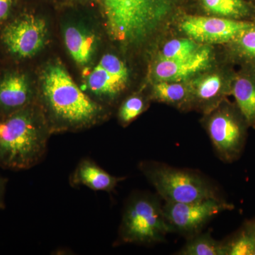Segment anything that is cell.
Masks as SVG:
<instances>
[{"instance_id":"17","label":"cell","mask_w":255,"mask_h":255,"mask_svg":"<svg viewBox=\"0 0 255 255\" xmlns=\"http://www.w3.org/2000/svg\"><path fill=\"white\" fill-rule=\"evenodd\" d=\"M200 2L206 12L219 17L248 21L255 18L254 5L247 0H200Z\"/></svg>"},{"instance_id":"1","label":"cell","mask_w":255,"mask_h":255,"mask_svg":"<svg viewBox=\"0 0 255 255\" xmlns=\"http://www.w3.org/2000/svg\"><path fill=\"white\" fill-rule=\"evenodd\" d=\"M41 111L51 133L92 127L107 109L80 90L61 63L47 65L41 78Z\"/></svg>"},{"instance_id":"6","label":"cell","mask_w":255,"mask_h":255,"mask_svg":"<svg viewBox=\"0 0 255 255\" xmlns=\"http://www.w3.org/2000/svg\"><path fill=\"white\" fill-rule=\"evenodd\" d=\"M205 127L218 157L231 163L241 157L250 127L237 105L220 104L207 113Z\"/></svg>"},{"instance_id":"12","label":"cell","mask_w":255,"mask_h":255,"mask_svg":"<svg viewBox=\"0 0 255 255\" xmlns=\"http://www.w3.org/2000/svg\"><path fill=\"white\" fill-rule=\"evenodd\" d=\"M232 85H226L219 74L201 78L190 85V96L185 106H196L209 113L222 102L223 96L231 93Z\"/></svg>"},{"instance_id":"19","label":"cell","mask_w":255,"mask_h":255,"mask_svg":"<svg viewBox=\"0 0 255 255\" xmlns=\"http://www.w3.org/2000/svg\"><path fill=\"white\" fill-rule=\"evenodd\" d=\"M190 96V85L182 82L158 81L152 86L153 100L169 105L185 106Z\"/></svg>"},{"instance_id":"21","label":"cell","mask_w":255,"mask_h":255,"mask_svg":"<svg viewBox=\"0 0 255 255\" xmlns=\"http://www.w3.org/2000/svg\"><path fill=\"white\" fill-rule=\"evenodd\" d=\"M230 44L236 59L246 67L255 68V21Z\"/></svg>"},{"instance_id":"3","label":"cell","mask_w":255,"mask_h":255,"mask_svg":"<svg viewBox=\"0 0 255 255\" xmlns=\"http://www.w3.org/2000/svg\"><path fill=\"white\" fill-rule=\"evenodd\" d=\"M110 36L124 45L150 36L184 0H100Z\"/></svg>"},{"instance_id":"24","label":"cell","mask_w":255,"mask_h":255,"mask_svg":"<svg viewBox=\"0 0 255 255\" xmlns=\"http://www.w3.org/2000/svg\"><path fill=\"white\" fill-rule=\"evenodd\" d=\"M14 0H0V22L6 19L12 8Z\"/></svg>"},{"instance_id":"29","label":"cell","mask_w":255,"mask_h":255,"mask_svg":"<svg viewBox=\"0 0 255 255\" xmlns=\"http://www.w3.org/2000/svg\"><path fill=\"white\" fill-rule=\"evenodd\" d=\"M1 117H0V119H1Z\"/></svg>"},{"instance_id":"16","label":"cell","mask_w":255,"mask_h":255,"mask_svg":"<svg viewBox=\"0 0 255 255\" xmlns=\"http://www.w3.org/2000/svg\"><path fill=\"white\" fill-rule=\"evenodd\" d=\"M127 84V80L114 75L99 63L92 69L87 81V87L92 95L107 102L117 100Z\"/></svg>"},{"instance_id":"2","label":"cell","mask_w":255,"mask_h":255,"mask_svg":"<svg viewBox=\"0 0 255 255\" xmlns=\"http://www.w3.org/2000/svg\"><path fill=\"white\" fill-rule=\"evenodd\" d=\"M51 132L41 111L30 105L0 119V167L26 170L44 158Z\"/></svg>"},{"instance_id":"20","label":"cell","mask_w":255,"mask_h":255,"mask_svg":"<svg viewBox=\"0 0 255 255\" xmlns=\"http://www.w3.org/2000/svg\"><path fill=\"white\" fill-rule=\"evenodd\" d=\"M225 243L228 255H254L255 219L247 221L233 237Z\"/></svg>"},{"instance_id":"13","label":"cell","mask_w":255,"mask_h":255,"mask_svg":"<svg viewBox=\"0 0 255 255\" xmlns=\"http://www.w3.org/2000/svg\"><path fill=\"white\" fill-rule=\"evenodd\" d=\"M124 179L112 175L92 159L83 158L70 175V184L73 187L84 186L93 191L111 192Z\"/></svg>"},{"instance_id":"28","label":"cell","mask_w":255,"mask_h":255,"mask_svg":"<svg viewBox=\"0 0 255 255\" xmlns=\"http://www.w3.org/2000/svg\"><path fill=\"white\" fill-rule=\"evenodd\" d=\"M254 255H255V253H254Z\"/></svg>"},{"instance_id":"27","label":"cell","mask_w":255,"mask_h":255,"mask_svg":"<svg viewBox=\"0 0 255 255\" xmlns=\"http://www.w3.org/2000/svg\"><path fill=\"white\" fill-rule=\"evenodd\" d=\"M253 5H254V6H255V2H253Z\"/></svg>"},{"instance_id":"8","label":"cell","mask_w":255,"mask_h":255,"mask_svg":"<svg viewBox=\"0 0 255 255\" xmlns=\"http://www.w3.org/2000/svg\"><path fill=\"white\" fill-rule=\"evenodd\" d=\"M48 36L46 21L33 14H24L10 23L1 33V40L11 55L28 58L39 53Z\"/></svg>"},{"instance_id":"9","label":"cell","mask_w":255,"mask_h":255,"mask_svg":"<svg viewBox=\"0 0 255 255\" xmlns=\"http://www.w3.org/2000/svg\"><path fill=\"white\" fill-rule=\"evenodd\" d=\"M255 21L204 16H187L180 28L191 39L210 43H230Z\"/></svg>"},{"instance_id":"15","label":"cell","mask_w":255,"mask_h":255,"mask_svg":"<svg viewBox=\"0 0 255 255\" xmlns=\"http://www.w3.org/2000/svg\"><path fill=\"white\" fill-rule=\"evenodd\" d=\"M64 41L78 65H87L93 59L97 47V36L93 32L79 25H70L64 30Z\"/></svg>"},{"instance_id":"25","label":"cell","mask_w":255,"mask_h":255,"mask_svg":"<svg viewBox=\"0 0 255 255\" xmlns=\"http://www.w3.org/2000/svg\"><path fill=\"white\" fill-rule=\"evenodd\" d=\"M7 179L0 175V209H4V196Z\"/></svg>"},{"instance_id":"7","label":"cell","mask_w":255,"mask_h":255,"mask_svg":"<svg viewBox=\"0 0 255 255\" xmlns=\"http://www.w3.org/2000/svg\"><path fill=\"white\" fill-rule=\"evenodd\" d=\"M162 207L172 232L188 237L200 233L215 216L234 209L233 204L222 198H211L188 203L165 202Z\"/></svg>"},{"instance_id":"5","label":"cell","mask_w":255,"mask_h":255,"mask_svg":"<svg viewBox=\"0 0 255 255\" xmlns=\"http://www.w3.org/2000/svg\"><path fill=\"white\" fill-rule=\"evenodd\" d=\"M138 167L165 202L188 203L221 198L214 184L195 171L153 161H142Z\"/></svg>"},{"instance_id":"10","label":"cell","mask_w":255,"mask_h":255,"mask_svg":"<svg viewBox=\"0 0 255 255\" xmlns=\"http://www.w3.org/2000/svg\"><path fill=\"white\" fill-rule=\"evenodd\" d=\"M210 60L209 48H200L182 59L159 60L154 69V75L157 81H182L205 69Z\"/></svg>"},{"instance_id":"14","label":"cell","mask_w":255,"mask_h":255,"mask_svg":"<svg viewBox=\"0 0 255 255\" xmlns=\"http://www.w3.org/2000/svg\"><path fill=\"white\" fill-rule=\"evenodd\" d=\"M231 94L249 127L255 128V68L246 67L235 75Z\"/></svg>"},{"instance_id":"11","label":"cell","mask_w":255,"mask_h":255,"mask_svg":"<svg viewBox=\"0 0 255 255\" xmlns=\"http://www.w3.org/2000/svg\"><path fill=\"white\" fill-rule=\"evenodd\" d=\"M30 82L22 73H12L0 80V117H5L31 105Z\"/></svg>"},{"instance_id":"22","label":"cell","mask_w":255,"mask_h":255,"mask_svg":"<svg viewBox=\"0 0 255 255\" xmlns=\"http://www.w3.org/2000/svg\"><path fill=\"white\" fill-rule=\"evenodd\" d=\"M200 48L198 43L191 38L171 40L164 44L161 50L159 60L182 59L194 54Z\"/></svg>"},{"instance_id":"18","label":"cell","mask_w":255,"mask_h":255,"mask_svg":"<svg viewBox=\"0 0 255 255\" xmlns=\"http://www.w3.org/2000/svg\"><path fill=\"white\" fill-rule=\"evenodd\" d=\"M179 255H228L225 241H218L210 233H201L189 237L182 249L177 253Z\"/></svg>"},{"instance_id":"4","label":"cell","mask_w":255,"mask_h":255,"mask_svg":"<svg viewBox=\"0 0 255 255\" xmlns=\"http://www.w3.org/2000/svg\"><path fill=\"white\" fill-rule=\"evenodd\" d=\"M172 233L158 199L147 193H135L126 204L117 245L156 244Z\"/></svg>"},{"instance_id":"26","label":"cell","mask_w":255,"mask_h":255,"mask_svg":"<svg viewBox=\"0 0 255 255\" xmlns=\"http://www.w3.org/2000/svg\"><path fill=\"white\" fill-rule=\"evenodd\" d=\"M247 1H251V2L253 3L255 2V0H247Z\"/></svg>"},{"instance_id":"23","label":"cell","mask_w":255,"mask_h":255,"mask_svg":"<svg viewBox=\"0 0 255 255\" xmlns=\"http://www.w3.org/2000/svg\"><path fill=\"white\" fill-rule=\"evenodd\" d=\"M147 103L143 97L132 95L122 102L118 112L119 122L124 126L131 123L146 110Z\"/></svg>"}]
</instances>
